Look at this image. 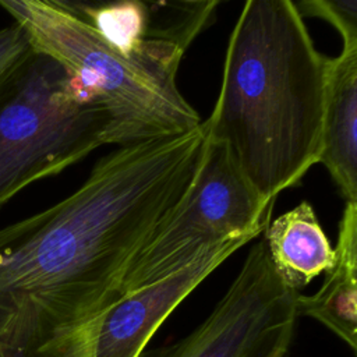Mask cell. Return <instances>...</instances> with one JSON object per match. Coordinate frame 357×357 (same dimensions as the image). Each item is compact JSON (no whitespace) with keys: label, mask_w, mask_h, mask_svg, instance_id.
<instances>
[{"label":"cell","mask_w":357,"mask_h":357,"mask_svg":"<svg viewBox=\"0 0 357 357\" xmlns=\"http://www.w3.org/2000/svg\"><path fill=\"white\" fill-rule=\"evenodd\" d=\"M8 322L0 317V357H20Z\"/></svg>","instance_id":"13"},{"label":"cell","mask_w":357,"mask_h":357,"mask_svg":"<svg viewBox=\"0 0 357 357\" xmlns=\"http://www.w3.org/2000/svg\"><path fill=\"white\" fill-rule=\"evenodd\" d=\"M326 61L290 0H248L229 36L206 137L264 204L318 163Z\"/></svg>","instance_id":"1"},{"label":"cell","mask_w":357,"mask_h":357,"mask_svg":"<svg viewBox=\"0 0 357 357\" xmlns=\"http://www.w3.org/2000/svg\"><path fill=\"white\" fill-rule=\"evenodd\" d=\"M318 163L346 202H357V47L328 57Z\"/></svg>","instance_id":"8"},{"label":"cell","mask_w":357,"mask_h":357,"mask_svg":"<svg viewBox=\"0 0 357 357\" xmlns=\"http://www.w3.org/2000/svg\"><path fill=\"white\" fill-rule=\"evenodd\" d=\"M102 102L52 57L28 49L0 74V206L107 144Z\"/></svg>","instance_id":"3"},{"label":"cell","mask_w":357,"mask_h":357,"mask_svg":"<svg viewBox=\"0 0 357 357\" xmlns=\"http://www.w3.org/2000/svg\"><path fill=\"white\" fill-rule=\"evenodd\" d=\"M272 208L247 183L226 146L206 137L195 177L134 259L120 291L170 276L227 240L258 237Z\"/></svg>","instance_id":"4"},{"label":"cell","mask_w":357,"mask_h":357,"mask_svg":"<svg viewBox=\"0 0 357 357\" xmlns=\"http://www.w3.org/2000/svg\"><path fill=\"white\" fill-rule=\"evenodd\" d=\"M0 7L33 50L57 61L102 102L109 116L107 144L181 135L202 123L181 95L176 70L123 53L66 1L0 0Z\"/></svg>","instance_id":"2"},{"label":"cell","mask_w":357,"mask_h":357,"mask_svg":"<svg viewBox=\"0 0 357 357\" xmlns=\"http://www.w3.org/2000/svg\"><path fill=\"white\" fill-rule=\"evenodd\" d=\"M28 49L29 40L18 25L0 29V74L17 61Z\"/></svg>","instance_id":"12"},{"label":"cell","mask_w":357,"mask_h":357,"mask_svg":"<svg viewBox=\"0 0 357 357\" xmlns=\"http://www.w3.org/2000/svg\"><path fill=\"white\" fill-rule=\"evenodd\" d=\"M105 40L126 54L178 71L183 54L208 28L219 1H66Z\"/></svg>","instance_id":"7"},{"label":"cell","mask_w":357,"mask_h":357,"mask_svg":"<svg viewBox=\"0 0 357 357\" xmlns=\"http://www.w3.org/2000/svg\"><path fill=\"white\" fill-rule=\"evenodd\" d=\"M297 293L278 276L261 238L209 315L148 357H286L298 318Z\"/></svg>","instance_id":"5"},{"label":"cell","mask_w":357,"mask_h":357,"mask_svg":"<svg viewBox=\"0 0 357 357\" xmlns=\"http://www.w3.org/2000/svg\"><path fill=\"white\" fill-rule=\"evenodd\" d=\"M301 17H317L332 24L340 33L343 49L357 47V0L294 1Z\"/></svg>","instance_id":"11"},{"label":"cell","mask_w":357,"mask_h":357,"mask_svg":"<svg viewBox=\"0 0 357 357\" xmlns=\"http://www.w3.org/2000/svg\"><path fill=\"white\" fill-rule=\"evenodd\" d=\"M336 262L314 294L297 293V317L318 321L353 353L357 350V202H346L339 222Z\"/></svg>","instance_id":"9"},{"label":"cell","mask_w":357,"mask_h":357,"mask_svg":"<svg viewBox=\"0 0 357 357\" xmlns=\"http://www.w3.org/2000/svg\"><path fill=\"white\" fill-rule=\"evenodd\" d=\"M262 238L275 272L296 291L336 262V250L307 201L269 222Z\"/></svg>","instance_id":"10"},{"label":"cell","mask_w":357,"mask_h":357,"mask_svg":"<svg viewBox=\"0 0 357 357\" xmlns=\"http://www.w3.org/2000/svg\"><path fill=\"white\" fill-rule=\"evenodd\" d=\"M220 243L192 264L158 282L120 291L110 303L78 321L45 332L28 350L31 357H141L167 317L220 264L252 241Z\"/></svg>","instance_id":"6"}]
</instances>
